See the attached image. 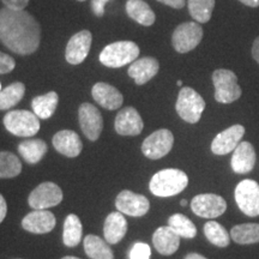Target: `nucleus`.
Returning <instances> with one entry per match:
<instances>
[{
	"mask_svg": "<svg viewBox=\"0 0 259 259\" xmlns=\"http://www.w3.org/2000/svg\"><path fill=\"white\" fill-rule=\"evenodd\" d=\"M138 56L139 47L135 42L118 41L103 48L100 54V61L107 67L118 69V67L134 63Z\"/></svg>",
	"mask_w": 259,
	"mask_h": 259,
	"instance_id": "7ed1b4c3",
	"label": "nucleus"
},
{
	"mask_svg": "<svg viewBox=\"0 0 259 259\" xmlns=\"http://www.w3.org/2000/svg\"><path fill=\"white\" fill-rule=\"evenodd\" d=\"M189 185V177L185 171L167 168L157 171L149 184L151 193L156 197H173L183 192Z\"/></svg>",
	"mask_w": 259,
	"mask_h": 259,
	"instance_id": "f03ea898",
	"label": "nucleus"
},
{
	"mask_svg": "<svg viewBox=\"0 0 259 259\" xmlns=\"http://www.w3.org/2000/svg\"><path fill=\"white\" fill-rule=\"evenodd\" d=\"M93 99L108 111L120 108L124 102V96L115 87L103 82L96 83L92 89Z\"/></svg>",
	"mask_w": 259,
	"mask_h": 259,
	"instance_id": "a211bd4d",
	"label": "nucleus"
},
{
	"mask_svg": "<svg viewBox=\"0 0 259 259\" xmlns=\"http://www.w3.org/2000/svg\"><path fill=\"white\" fill-rule=\"evenodd\" d=\"M154 247L160 254L170 255L176 253L180 246V236L169 226L160 227L153 235Z\"/></svg>",
	"mask_w": 259,
	"mask_h": 259,
	"instance_id": "4be33fe9",
	"label": "nucleus"
},
{
	"mask_svg": "<svg viewBox=\"0 0 259 259\" xmlns=\"http://www.w3.org/2000/svg\"><path fill=\"white\" fill-rule=\"evenodd\" d=\"M255 164V151L248 142H240L233 153L231 166L234 173L246 174L253 169Z\"/></svg>",
	"mask_w": 259,
	"mask_h": 259,
	"instance_id": "412c9836",
	"label": "nucleus"
},
{
	"mask_svg": "<svg viewBox=\"0 0 259 259\" xmlns=\"http://www.w3.org/2000/svg\"><path fill=\"white\" fill-rule=\"evenodd\" d=\"M239 2L246 6H250V8H258L259 6V0H239Z\"/></svg>",
	"mask_w": 259,
	"mask_h": 259,
	"instance_id": "79ce46f5",
	"label": "nucleus"
},
{
	"mask_svg": "<svg viewBox=\"0 0 259 259\" xmlns=\"http://www.w3.org/2000/svg\"><path fill=\"white\" fill-rule=\"evenodd\" d=\"M212 83L215 87V100L220 103H232L241 96L238 77L231 70L219 69L213 71Z\"/></svg>",
	"mask_w": 259,
	"mask_h": 259,
	"instance_id": "423d86ee",
	"label": "nucleus"
},
{
	"mask_svg": "<svg viewBox=\"0 0 259 259\" xmlns=\"http://www.w3.org/2000/svg\"><path fill=\"white\" fill-rule=\"evenodd\" d=\"M61 259H80V258L73 257V255H66V257H64V258H61Z\"/></svg>",
	"mask_w": 259,
	"mask_h": 259,
	"instance_id": "c03bdc74",
	"label": "nucleus"
},
{
	"mask_svg": "<svg viewBox=\"0 0 259 259\" xmlns=\"http://www.w3.org/2000/svg\"><path fill=\"white\" fill-rule=\"evenodd\" d=\"M78 119L80 128L85 137L89 141H97L103 128L102 115L99 109L92 103H82L78 109Z\"/></svg>",
	"mask_w": 259,
	"mask_h": 259,
	"instance_id": "f8f14e48",
	"label": "nucleus"
},
{
	"mask_svg": "<svg viewBox=\"0 0 259 259\" xmlns=\"http://www.w3.org/2000/svg\"><path fill=\"white\" fill-rule=\"evenodd\" d=\"M252 57L259 64V36L255 38L253 45H252Z\"/></svg>",
	"mask_w": 259,
	"mask_h": 259,
	"instance_id": "a19ab883",
	"label": "nucleus"
},
{
	"mask_svg": "<svg viewBox=\"0 0 259 259\" xmlns=\"http://www.w3.org/2000/svg\"><path fill=\"white\" fill-rule=\"evenodd\" d=\"M63 191L54 183H42L31 191L28 203L34 210H45L57 206L63 200Z\"/></svg>",
	"mask_w": 259,
	"mask_h": 259,
	"instance_id": "1a4fd4ad",
	"label": "nucleus"
},
{
	"mask_svg": "<svg viewBox=\"0 0 259 259\" xmlns=\"http://www.w3.org/2000/svg\"><path fill=\"white\" fill-rule=\"evenodd\" d=\"M176 109L183 120L189 124H196L200 120V116L205 109V101L196 90L190 87H184L178 95Z\"/></svg>",
	"mask_w": 259,
	"mask_h": 259,
	"instance_id": "20e7f679",
	"label": "nucleus"
},
{
	"mask_svg": "<svg viewBox=\"0 0 259 259\" xmlns=\"http://www.w3.org/2000/svg\"><path fill=\"white\" fill-rule=\"evenodd\" d=\"M203 38V29L198 22H185L178 25L171 35V44L178 53L193 51Z\"/></svg>",
	"mask_w": 259,
	"mask_h": 259,
	"instance_id": "0eeeda50",
	"label": "nucleus"
},
{
	"mask_svg": "<svg viewBox=\"0 0 259 259\" xmlns=\"http://www.w3.org/2000/svg\"><path fill=\"white\" fill-rule=\"evenodd\" d=\"M3 122L10 134L17 137H32L40 130L38 116L35 113L22 111V109L6 113Z\"/></svg>",
	"mask_w": 259,
	"mask_h": 259,
	"instance_id": "39448f33",
	"label": "nucleus"
},
{
	"mask_svg": "<svg viewBox=\"0 0 259 259\" xmlns=\"http://www.w3.org/2000/svg\"><path fill=\"white\" fill-rule=\"evenodd\" d=\"M84 251L90 259H114L108 242L97 235H87L84 238Z\"/></svg>",
	"mask_w": 259,
	"mask_h": 259,
	"instance_id": "a878e982",
	"label": "nucleus"
},
{
	"mask_svg": "<svg viewBox=\"0 0 259 259\" xmlns=\"http://www.w3.org/2000/svg\"><path fill=\"white\" fill-rule=\"evenodd\" d=\"M93 35L89 30H82L74 34L67 42L65 58L71 65H78L83 63L88 57L92 47Z\"/></svg>",
	"mask_w": 259,
	"mask_h": 259,
	"instance_id": "4468645a",
	"label": "nucleus"
},
{
	"mask_svg": "<svg viewBox=\"0 0 259 259\" xmlns=\"http://www.w3.org/2000/svg\"><path fill=\"white\" fill-rule=\"evenodd\" d=\"M48 150L42 139H27L18 145V153L29 164H36L44 158Z\"/></svg>",
	"mask_w": 259,
	"mask_h": 259,
	"instance_id": "393cba45",
	"label": "nucleus"
},
{
	"mask_svg": "<svg viewBox=\"0 0 259 259\" xmlns=\"http://www.w3.org/2000/svg\"><path fill=\"white\" fill-rule=\"evenodd\" d=\"M235 200L239 209L250 218L259 216V185L257 181L245 179L235 187Z\"/></svg>",
	"mask_w": 259,
	"mask_h": 259,
	"instance_id": "6e6552de",
	"label": "nucleus"
},
{
	"mask_svg": "<svg viewBox=\"0 0 259 259\" xmlns=\"http://www.w3.org/2000/svg\"><path fill=\"white\" fill-rule=\"evenodd\" d=\"M126 12H127L128 17H131L134 21L144 25V27L153 25L155 23V19H156L154 11L144 0H127Z\"/></svg>",
	"mask_w": 259,
	"mask_h": 259,
	"instance_id": "b1692460",
	"label": "nucleus"
},
{
	"mask_svg": "<svg viewBox=\"0 0 259 259\" xmlns=\"http://www.w3.org/2000/svg\"><path fill=\"white\" fill-rule=\"evenodd\" d=\"M6 213H8V204L3 194H0V223L4 221L6 218Z\"/></svg>",
	"mask_w": 259,
	"mask_h": 259,
	"instance_id": "ea45409f",
	"label": "nucleus"
},
{
	"mask_svg": "<svg viewBox=\"0 0 259 259\" xmlns=\"http://www.w3.org/2000/svg\"><path fill=\"white\" fill-rule=\"evenodd\" d=\"M0 92H2V84H0Z\"/></svg>",
	"mask_w": 259,
	"mask_h": 259,
	"instance_id": "de8ad7c7",
	"label": "nucleus"
},
{
	"mask_svg": "<svg viewBox=\"0 0 259 259\" xmlns=\"http://www.w3.org/2000/svg\"><path fill=\"white\" fill-rule=\"evenodd\" d=\"M57 220L53 212L45 210H34L29 212L25 218L22 220V227L29 233L34 234H46L53 231L56 227Z\"/></svg>",
	"mask_w": 259,
	"mask_h": 259,
	"instance_id": "f3484780",
	"label": "nucleus"
},
{
	"mask_svg": "<svg viewBox=\"0 0 259 259\" xmlns=\"http://www.w3.org/2000/svg\"><path fill=\"white\" fill-rule=\"evenodd\" d=\"M190 15L198 23H206L211 18L213 8H215V0H189Z\"/></svg>",
	"mask_w": 259,
	"mask_h": 259,
	"instance_id": "473e14b6",
	"label": "nucleus"
},
{
	"mask_svg": "<svg viewBox=\"0 0 259 259\" xmlns=\"http://www.w3.org/2000/svg\"><path fill=\"white\" fill-rule=\"evenodd\" d=\"M83 227L79 218L74 213H70L65 219L64 222V232H63V241L64 245L67 247H76L82 240Z\"/></svg>",
	"mask_w": 259,
	"mask_h": 259,
	"instance_id": "cd10ccee",
	"label": "nucleus"
},
{
	"mask_svg": "<svg viewBox=\"0 0 259 259\" xmlns=\"http://www.w3.org/2000/svg\"><path fill=\"white\" fill-rule=\"evenodd\" d=\"M150 246L145 242H136L130 251V259H150Z\"/></svg>",
	"mask_w": 259,
	"mask_h": 259,
	"instance_id": "f704fd0d",
	"label": "nucleus"
},
{
	"mask_svg": "<svg viewBox=\"0 0 259 259\" xmlns=\"http://www.w3.org/2000/svg\"><path fill=\"white\" fill-rule=\"evenodd\" d=\"M16 67V61L14 58L9 54L0 52V74L11 72Z\"/></svg>",
	"mask_w": 259,
	"mask_h": 259,
	"instance_id": "c9c22d12",
	"label": "nucleus"
},
{
	"mask_svg": "<svg viewBox=\"0 0 259 259\" xmlns=\"http://www.w3.org/2000/svg\"><path fill=\"white\" fill-rule=\"evenodd\" d=\"M127 232V222L124 213L120 211L111 212L106 218L105 226H103V235L105 240L111 245L120 242Z\"/></svg>",
	"mask_w": 259,
	"mask_h": 259,
	"instance_id": "5701e85b",
	"label": "nucleus"
},
{
	"mask_svg": "<svg viewBox=\"0 0 259 259\" xmlns=\"http://www.w3.org/2000/svg\"><path fill=\"white\" fill-rule=\"evenodd\" d=\"M115 206L118 211L132 218H141L150 209V203L143 194H138L132 191H121L115 199Z\"/></svg>",
	"mask_w": 259,
	"mask_h": 259,
	"instance_id": "ddd939ff",
	"label": "nucleus"
},
{
	"mask_svg": "<svg viewBox=\"0 0 259 259\" xmlns=\"http://www.w3.org/2000/svg\"><path fill=\"white\" fill-rule=\"evenodd\" d=\"M204 234L212 245L219 246V247H227L229 245V240H231L229 233L226 231L225 227L215 221H209L205 223Z\"/></svg>",
	"mask_w": 259,
	"mask_h": 259,
	"instance_id": "72a5a7b5",
	"label": "nucleus"
},
{
	"mask_svg": "<svg viewBox=\"0 0 259 259\" xmlns=\"http://www.w3.org/2000/svg\"><path fill=\"white\" fill-rule=\"evenodd\" d=\"M22 163L15 154L0 151V179H11L21 174Z\"/></svg>",
	"mask_w": 259,
	"mask_h": 259,
	"instance_id": "2f4dec72",
	"label": "nucleus"
},
{
	"mask_svg": "<svg viewBox=\"0 0 259 259\" xmlns=\"http://www.w3.org/2000/svg\"><path fill=\"white\" fill-rule=\"evenodd\" d=\"M177 84H178V85H179V87H181V85H183V82H181V80H178Z\"/></svg>",
	"mask_w": 259,
	"mask_h": 259,
	"instance_id": "49530a36",
	"label": "nucleus"
},
{
	"mask_svg": "<svg viewBox=\"0 0 259 259\" xmlns=\"http://www.w3.org/2000/svg\"><path fill=\"white\" fill-rule=\"evenodd\" d=\"M78 2H85V0H78Z\"/></svg>",
	"mask_w": 259,
	"mask_h": 259,
	"instance_id": "09e8293b",
	"label": "nucleus"
},
{
	"mask_svg": "<svg viewBox=\"0 0 259 259\" xmlns=\"http://www.w3.org/2000/svg\"><path fill=\"white\" fill-rule=\"evenodd\" d=\"M109 0H92L93 12L97 17H102L105 15V6Z\"/></svg>",
	"mask_w": 259,
	"mask_h": 259,
	"instance_id": "e433bc0d",
	"label": "nucleus"
},
{
	"mask_svg": "<svg viewBox=\"0 0 259 259\" xmlns=\"http://www.w3.org/2000/svg\"><path fill=\"white\" fill-rule=\"evenodd\" d=\"M245 135V127L242 125H233L213 138L211 151L215 155H227L235 150Z\"/></svg>",
	"mask_w": 259,
	"mask_h": 259,
	"instance_id": "2eb2a0df",
	"label": "nucleus"
},
{
	"mask_svg": "<svg viewBox=\"0 0 259 259\" xmlns=\"http://www.w3.org/2000/svg\"><path fill=\"white\" fill-rule=\"evenodd\" d=\"M2 2L6 8L15 10H23L29 4V0H2Z\"/></svg>",
	"mask_w": 259,
	"mask_h": 259,
	"instance_id": "4c0bfd02",
	"label": "nucleus"
},
{
	"mask_svg": "<svg viewBox=\"0 0 259 259\" xmlns=\"http://www.w3.org/2000/svg\"><path fill=\"white\" fill-rule=\"evenodd\" d=\"M174 144V136L169 130L161 128L155 131L144 139L142 144V151L144 156L150 160H158L169 154Z\"/></svg>",
	"mask_w": 259,
	"mask_h": 259,
	"instance_id": "9d476101",
	"label": "nucleus"
},
{
	"mask_svg": "<svg viewBox=\"0 0 259 259\" xmlns=\"http://www.w3.org/2000/svg\"><path fill=\"white\" fill-rule=\"evenodd\" d=\"M53 147L58 153L67 157H77L83 149L80 137L71 130H63L57 132L52 139Z\"/></svg>",
	"mask_w": 259,
	"mask_h": 259,
	"instance_id": "6ab92c4d",
	"label": "nucleus"
},
{
	"mask_svg": "<svg viewBox=\"0 0 259 259\" xmlns=\"http://www.w3.org/2000/svg\"><path fill=\"white\" fill-rule=\"evenodd\" d=\"M180 204H181V205H183V206H186V205H187V200H186V199H183V200H181V202H180Z\"/></svg>",
	"mask_w": 259,
	"mask_h": 259,
	"instance_id": "a18cd8bd",
	"label": "nucleus"
},
{
	"mask_svg": "<svg viewBox=\"0 0 259 259\" xmlns=\"http://www.w3.org/2000/svg\"><path fill=\"white\" fill-rule=\"evenodd\" d=\"M58 102H59V96L56 92L36 96L31 102L32 112L38 116V119H50L56 112Z\"/></svg>",
	"mask_w": 259,
	"mask_h": 259,
	"instance_id": "bb28decb",
	"label": "nucleus"
},
{
	"mask_svg": "<svg viewBox=\"0 0 259 259\" xmlns=\"http://www.w3.org/2000/svg\"><path fill=\"white\" fill-rule=\"evenodd\" d=\"M191 209L199 218L216 219L226 211L227 203L219 194L202 193L192 199Z\"/></svg>",
	"mask_w": 259,
	"mask_h": 259,
	"instance_id": "9b49d317",
	"label": "nucleus"
},
{
	"mask_svg": "<svg viewBox=\"0 0 259 259\" xmlns=\"http://www.w3.org/2000/svg\"><path fill=\"white\" fill-rule=\"evenodd\" d=\"M168 226L177 233L180 238L193 239L197 235V228L194 223L183 213H174L168 220Z\"/></svg>",
	"mask_w": 259,
	"mask_h": 259,
	"instance_id": "7c9ffc66",
	"label": "nucleus"
},
{
	"mask_svg": "<svg viewBox=\"0 0 259 259\" xmlns=\"http://www.w3.org/2000/svg\"><path fill=\"white\" fill-rule=\"evenodd\" d=\"M231 238L236 244L250 245L259 242V225L258 223H242L233 227Z\"/></svg>",
	"mask_w": 259,
	"mask_h": 259,
	"instance_id": "c85d7f7f",
	"label": "nucleus"
},
{
	"mask_svg": "<svg viewBox=\"0 0 259 259\" xmlns=\"http://www.w3.org/2000/svg\"><path fill=\"white\" fill-rule=\"evenodd\" d=\"M114 127L120 136H138L143 131L144 122L137 109L125 107L116 115Z\"/></svg>",
	"mask_w": 259,
	"mask_h": 259,
	"instance_id": "dca6fc26",
	"label": "nucleus"
},
{
	"mask_svg": "<svg viewBox=\"0 0 259 259\" xmlns=\"http://www.w3.org/2000/svg\"><path fill=\"white\" fill-rule=\"evenodd\" d=\"M25 85L22 82H15L0 92V111L12 108L23 99Z\"/></svg>",
	"mask_w": 259,
	"mask_h": 259,
	"instance_id": "c756f323",
	"label": "nucleus"
},
{
	"mask_svg": "<svg viewBox=\"0 0 259 259\" xmlns=\"http://www.w3.org/2000/svg\"><path fill=\"white\" fill-rule=\"evenodd\" d=\"M0 41L14 53L29 56L40 46V24L24 9L15 10L5 6L0 10Z\"/></svg>",
	"mask_w": 259,
	"mask_h": 259,
	"instance_id": "f257e3e1",
	"label": "nucleus"
},
{
	"mask_svg": "<svg viewBox=\"0 0 259 259\" xmlns=\"http://www.w3.org/2000/svg\"><path fill=\"white\" fill-rule=\"evenodd\" d=\"M157 2L162 3V4L170 6L173 9H183L186 4V0H157Z\"/></svg>",
	"mask_w": 259,
	"mask_h": 259,
	"instance_id": "58836bf2",
	"label": "nucleus"
},
{
	"mask_svg": "<svg viewBox=\"0 0 259 259\" xmlns=\"http://www.w3.org/2000/svg\"><path fill=\"white\" fill-rule=\"evenodd\" d=\"M160 70V64L155 58L144 57L135 60L128 67V76L135 79L137 85H143L156 76Z\"/></svg>",
	"mask_w": 259,
	"mask_h": 259,
	"instance_id": "aec40b11",
	"label": "nucleus"
},
{
	"mask_svg": "<svg viewBox=\"0 0 259 259\" xmlns=\"http://www.w3.org/2000/svg\"><path fill=\"white\" fill-rule=\"evenodd\" d=\"M185 259H208V258L203 257V255L199 253H189L185 257Z\"/></svg>",
	"mask_w": 259,
	"mask_h": 259,
	"instance_id": "37998d69",
	"label": "nucleus"
}]
</instances>
